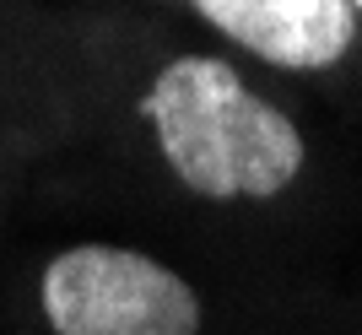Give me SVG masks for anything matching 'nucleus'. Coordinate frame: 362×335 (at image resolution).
<instances>
[{"instance_id": "obj_1", "label": "nucleus", "mask_w": 362, "mask_h": 335, "mask_svg": "<svg viewBox=\"0 0 362 335\" xmlns=\"http://www.w3.org/2000/svg\"><path fill=\"white\" fill-rule=\"evenodd\" d=\"M168 173L200 200H271L303 173V130L216 54H179L141 92Z\"/></svg>"}, {"instance_id": "obj_2", "label": "nucleus", "mask_w": 362, "mask_h": 335, "mask_svg": "<svg viewBox=\"0 0 362 335\" xmlns=\"http://www.w3.org/2000/svg\"><path fill=\"white\" fill-rule=\"evenodd\" d=\"M49 335H200V292L130 244H71L38 276Z\"/></svg>"}, {"instance_id": "obj_3", "label": "nucleus", "mask_w": 362, "mask_h": 335, "mask_svg": "<svg viewBox=\"0 0 362 335\" xmlns=\"http://www.w3.org/2000/svg\"><path fill=\"white\" fill-rule=\"evenodd\" d=\"M189 11L281 71H330L357 44V11L346 0H189Z\"/></svg>"}, {"instance_id": "obj_4", "label": "nucleus", "mask_w": 362, "mask_h": 335, "mask_svg": "<svg viewBox=\"0 0 362 335\" xmlns=\"http://www.w3.org/2000/svg\"><path fill=\"white\" fill-rule=\"evenodd\" d=\"M346 6H351V11H357V16H362V0H346Z\"/></svg>"}]
</instances>
